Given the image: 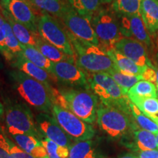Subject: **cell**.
<instances>
[{"mask_svg":"<svg viewBox=\"0 0 158 158\" xmlns=\"http://www.w3.org/2000/svg\"><path fill=\"white\" fill-rule=\"evenodd\" d=\"M11 76L15 89L24 101L45 113L52 111L51 86H47L20 70L12 73Z\"/></svg>","mask_w":158,"mask_h":158,"instance_id":"1","label":"cell"},{"mask_svg":"<svg viewBox=\"0 0 158 158\" xmlns=\"http://www.w3.org/2000/svg\"><path fill=\"white\" fill-rule=\"evenodd\" d=\"M90 88L102 104L118 108L131 115L130 100L122 89L107 73H96L87 77ZM132 116V115H131Z\"/></svg>","mask_w":158,"mask_h":158,"instance_id":"2","label":"cell"},{"mask_svg":"<svg viewBox=\"0 0 158 158\" xmlns=\"http://www.w3.org/2000/svg\"><path fill=\"white\" fill-rule=\"evenodd\" d=\"M68 35L76 52V64L82 70L96 73H107L116 68L107 51L101 47L81 40L69 32Z\"/></svg>","mask_w":158,"mask_h":158,"instance_id":"3","label":"cell"},{"mask_svg":"<svg viewBox=\"0 0 158 158\" xmlns=\"http://www.w3.org/2000/svg\"><path fill=\"white\" fill-rule=\"evenodd\" d=\"M92 24L99 40V46L105 51L114 48L122 39L119 19L111 7H101L92 17Z\"/></svg>","mask_w":158,"mask_h":158,"instance_id":"4","label":"cell"},{"mask_svg":"<svg viewBox=\"0 0 158 158\" xmlns=\"http://www.w3.org/2000/svg\"><path fill=\"white\" fill-rule=\"evenodd\" d=\"M37 31L40 36L63 52L76 57V52L71 43L66 29L54 16L43 12L37 18Z\"/></svg>","mask_w":158,"mask_h":158,"instance_id":"5","label":"cell"},{"mask_svg":"<svg viewBox=\"0 0 158 158\" xmlns=\"http://www.w3.org/2000/svg\"><path fill=\"white\" fill-rule=\"evenodd\" d=\"M60 92L66 100L68 110L89 124L95 121L98 110V96L95 94L87 89H60Z\"/></svg>","mask_w":158,"mask_h":158,"instance_id":"6","label":"cell"},{"mask_svg":"<svg viewBox=\"0 0 158 158\" xmlns=\"http://www.w3.org/2000/svg\"><path fill=\"white\" fill-rule=\"evenodd\" d=\"M97 117L100 128L112 138L121 137L130 129L137 127L128 114L118 108L103 104L98 108Z\"/></svg>","mask_w":158,"mask_h":158,"instance_id":"7","label":"cell"},{"mask_svg":"<svg viewBox=\"0 0 158 158\" xmlns=\"http://www.w3.org/2000/svg\"><path fill=\"white\" fill-rule=\"evenodd\" d=\"M51 113L60 127L72 139L87 141L94 137L95 131L93 127L70 110L54 105Z\"/></svg>","mask_w":158,"mask_h":158,"instance_id":"8","label":"cell"},{"mask_svg":"<svg viewBox=\"0 0 158 158\" xmlns=\"http://www.w3.org/2000/svg\"><path fill=\"white\" fill-rule=\"evenodd\" d=\"M5 121L10 135L25 134L40 138L29 108L22 104H15L6 109Z\"/></svg>","mask_w":158,"mask_h":158,"instance_id":"9","label":"cell"},{"mask_svg":"<svg viewBox=\"0 0 158 158\" xmlns=\"http://www.w3.org/2000/svg\"><path fill=\"white\" fill-rule=\"evenodd\" d=\"M61 20L70 34L81 40L99 45V40L92 24V18L81 15L70 7Z\"/></svg>","mask_w":158,"mask_h":158,"instance_id":"10","label":"cell"},{"mask_svg":"<svg viewBox=\"0 0 158 158\" xmlns=\"http://www.w3.org/2000/svg\"><path fill=\"white\" fill-rule=\"evenodd\" d=\"M75 61H62L53 62L51 73L58 78L59 81L70 86H81L89 89L87 76Z\"/></svg>","mask_w":158,"mask_h":158,"instance_id":"11","label":"cell"},{"mask_svg":"<svg viewBox=\"0 0 158 158\" xmlns=\"http://www.w3.org/2000/svg\"><path fill=\"white\" fill-rule=\"evenodd\" d=\"M0 5L15 21L24 25L31 31L38 33L37 17L29 2L26 0H0Z\"/></svg>","mask_w":158,"mask_h":158,"instance_id":"12","label":"cell"},{"mask_svg":"<svg viewBox=\"0 0 158 158\" xmlns=\"http://www.w3.org/2000/svg\"><path fill=\"white\" fill-rule=\"evenodd\" d=\"M120 31L123 37L133 38L148 47H151L152 40L141 14H135L118 18Z\"/></svg>","mask_w":158,"mask_h":158,"instance_id":"13","label":"cell"},{"mask_svg":"<svg viewBox=\"0 0 158 158\" xmlns=\"http://www.w3.org/2000/svg\"><path fill=\"white\" fill-rule=\"evenodd\" d=\"M114 48L140 66L155 68L148 57L144 44L137 40L122 37L116 43Z\"/></svg>","mask_w":158,"mask_h":158,"instance_id":"14","label":"cell"},{"mask_svg":"<svg viewBox=\"0 0 158 158\" xmlns=\"http://www.w3.org/2000/svg\"><path fill=\"white\" fill-rule=\"evenodd\" d=\"M37 123L40 130L47 138L59 146L70 149L72 146V139L60 127L54 116L51 117L47 114H40L37 116Z\"/></svg>","mask_w":158,"mask_h":158,"instance_id":"15","label":"cell"},{"mask_svg":"<svg viewBox=\"0 0 158 158\" xmlns=\"http://www.w3.org/2000/svg\"><path fill=\"white\" fill-rule=\"evenodd\" d=\"M13 63L15 68H17L20 71L47 86H51L50 83L51 82L56 83L59 81L58 78L54 74L37 66L21 54H19Z\"/></svg>","mask_w":158,"mask_h":158,"instance_id":"16","label":"cell"},{"mask_svg":"<svg viewBox=\"0 0 158 158\" xmlns=\"http://www.w3.org/2000/svg\"><path fill=\"white\" fill-rule=\"evenodd\" d=\"M0 9H1L4 18L11 26V28L13 29L15 36L16 37L18 40L21 43V44L35 46L37 38L40 35L38 33L31 31L29 29H27L24 25L15 21L8 12L1 7V5H0Z\"/></svg>","mask_w":158,"mask_h":158,"instance_id":"17","label":"cell"},{"mask_svg":"<svg viewBox=\"0 0 158 158\" xmlns=\"http://www.w3.org/2000/svg\"><path fill=\"white\" fill-rule=\"evenodd\" d=\"M19 147L30 154L36 158H48L46 149L43 147L41 141H38L35 137L25 135V134H15L10 135Z\"/></svg>","mask_w":158,"mask_h":158,"instance_id":"18","label":"cell"},{"mask_svg":"<svg viewBox=\"0 0 158 158\" xmlns=\"http://www.w3.org/2000/svg\"><path fill=\"white\" fill-rule=\"evenodd\" d=\"M140 14L150 34L158 31V0H142Z\"/></svg>","mask_w":158,"mask_h":158,"instance_id":"19","label":"cell"},{"mask_svg":"<svg viewBox=\"0 0 158 158\" xmlns=\"http://www.w3.org/2000/svg\"><path fill=\"white\" fill-rule=\"evenodd\" d=\"M107 53L114 62L116 68L125 73L141 76L147 67H141L137 64L133 60L127 58L114 48L107 51Z\"/></svg>","mask_w":158,"mask_h":158,"instance_id":"20","label":"cell"},{"mask_svg":"<svg viewBox=\"0 0 158 158\" xmlns=\"http://www.w3.org/2000/svg\"><path fill=\"white\" fill-rule=\"evenodd\" d=\"M31 5L57 19H62L70 7L68 0H27Z\"/></svg>","mask_w":158,"mask_h":158,"instance_id":"21","label":"cell"},{"mask_svg":"<svg viewBox=\"0 0 158 158\" xmlns=\"http://www.w3.org/2000/svg\"><path fill=\"white\" fill-rule=\"evenodd\" d=\"M35 47L52 62H59L62 61H75V57L65 54L60 49L43 39L40 35L37 38Z\"/></svg>","mask_w":158,"mask_h":158,"instance_id":"22","label":"cell"},{"mask_svg":"<svg viewBox=\"0 0 158 158\" xmlns=\"http://www.w3.org/2000/svg\"><path fill=\"white\" fill-rule=\"evenodd\" d=\"M22 51L20 54L28 59L31 62L34 63L37 66L44 69L49 73H51L53 68V62H51L35 46L21 44Z\"/></svg>","mask_w":158,"mask_h":158,"instance_id":"23","label":"cell"},{"mask_svg":"<svg viewBox=\"0 0 158 158\" xmlns=\"http://www.w3.org/2000/svg\"><path fill=\"white\" fill-rule=\"evenodd\" d=\"M127 96L130 102L135 105L148 117L151 118L152 116L158 115V100L157 98L130 94H127Z\"/></svg>","mask_w":158,"mask_h":158,"instance_id":"24","label":"cell"},{"mask_svg":"<svg viewBox=\"0 0 158 158\" xmlns=\"http://www.w3.org/2000/svg\"><path fill=\"white\" fill-rule=\"evenodd\" d=\"M142 0H114L111 2L112 10L118 18L139 14Z\"/></svg>","mask_w":158,"mask_h":158,"instance_id":"25","label":"cell"},{"mask_svg":"<svg viewBox=\"0 0 158 158\" xmlns=\"http://www.w3.org/2000/svg\"><path fill=\"white\" fill-rule=\"evenodd\" d=\"M107 73L110 75V76L115 81V82L118 86L123 89L126 93L138 83L139 81L142 80L141 76H136V75H131L122 72L117 68H113L108 70Z\"/></svg>","mask_w":158,"mask_h":158,"instance_id":"26","label":"cell"},{"mask_svg":"<svg viewBox=\"0 0 158 158\" xmlns=\"http://www.w3.org/2000/svg\"><path fill=\"white\" fill-rule=\"evenodd\" d=\"M68 158H96V154L91 141H80L70 147Z\"/></svg>","mask_w":158,"mask_h":158,"instance_id":"27","label":"cell"},{"mask_svg":"<svg viewBox=\"0 0 158 158\" xmlns=\"http://www.w3.org/2000/svg\"><path fill=\"white\" fill-rule=\"evenodd\" d=\"M136 145L138 151H148L156 149L157 143L155 134L146 130H136L134 131Z\"/></svg>","mask_w":158,"mask_h":158,"instance_id":"28","label":"cell"},{"mask_svg":"<svg viewBox=\"0 0 158 158\" xmlns=\"http://www.w3.org/2000/svg\"><path fill=\"white\" fill-rule=\"evenodd\" d=\"M130 107L131 110V115L136 122V126H138L142 129L148 130V131L152 132L155 134L158 133V125L155 122L146 116L132 102H130Z\"/></svg>","mask_w":158,"mask_h":158,"instance_id":"29","label":"cell"},{"mask_svg":"<svg viewBox=\"0 0 158 158\" xmlns=\"http://www.w3.org/2000/svg\"><path fill=\"white\" fill-rule=\"evenodd\" d=\"M71 7L81 15L92 18L100 5V0H68Z\"/></svg>","mask_w":158,"mask_h":158,"instance_id":"30","label":"cell"},{"mask_svg":"<svg viewBox=\"0 0 158 158\" xmlns=\"http://www.w3.org/2000/svg\"><path fill=\"white\" fill-rule=\"evenodd\" d=\"M127 94H135L141 97H151V98H157V86L153 83L147 81L141 80L134 85L128 91Z\"/></svg>","mask_w":158,"mask_h":158,"instance_id":"31","label":"cell"},{"mask_svg":"<svg viewBox=\"0 0 158 158\" xmlns=\"http://www.w3.org/2000/svg\"><path fill=\"white\" fill-rule=\"evenodd\" d=\"M5 42L7 45V50H8L10 54L13 57V60L17 58V56L21 54L22 51L21 43L18 40L16 37L15 36L13 33V29L11 28V26L5 20ZM13 61V62H14Z\"/></svg>","mask_w":158,"mask_h":158,"instance_id":"32","label":"cell"},{"mask_svg":"<svg viewBox=\"0 0 158 158\" xmlns=\"http://www.w3.org/2000/svg\"><path fill=\"white\" fill-rule=\"evenodd\" d=\"M5 19L4 18L2 13L1 9H0V53L5 57V59L7 62H13V59L10 54L8 50H7V45L5 42Z\"/></svg>","mask_w":158,"mask_h":158,"instance_id":"33","label":"cell"},{"mask_svg":"<svg viewBox=\"0 0 158 158\" xmlns=\"http://www.w3.org/2000/svg\"><path fill=\"white\" fill-rule=\"evenodd\" d=\"M41 143L46 149L48 158H61L57 154V147L59 145L56 143L51 141L48 138H45V139L42 140Z\"/></svg>","mask_w":158,"mask_h":158,"instance_id":"34","label":"cell"},{"mask_svg":"<svg viewBox=\"0 0 158 158\" xmlns=\"http://www.w3.org/2000/svg\"><path fill=\"white\" fill-rule=\"evenodd\" d=\"M10 141L0 133V158H10Z\"/></svg>","mask_w":158,"mask_h":158,"instance_id":"35","label":"cell"},{"mask_svg":"<svg viewBox=\"0 0 158 158\" xmlns=\"http://www.w3.org/2000/svg\"><path fill=\"white\" fill-rule=\"evenodd\" d=\"M10 155V158H36L30 154L26 152L20 147L14 145L11 141Z\"/></svg>","mask_w":158,"mask_h":158,"instance_id":"36","label":"cell"},{"mask_svg":"<svg viewBox=\"0 0 158 158\" xmlns=\"http://www.w3.org/2000/svg\"><path fill=\"white\" fill-rule=\"evenodd\" d=\"M155 70V68L147 66L144 70L143 73L141 74L142 80L157 84V73H156V71Z\"/></svg>","mask_w":158,"mask_h":158,"instance_id":"37","label":"cell"},{"mask_svg":"<svg viewBox=\"0 0 158 158\" xmlns=\"http://www.w3.org/2000/svg\"><path fill=\"white\" fill-rule=\"evenodd\" d=\"M138 158H158V150L152 149L148 151H138Z\"/></svg>","mask_w":158,"mask_h":158,"instance_id":"38","label":"cell"},{"mask_svg":"<svg viewBox=\"0 0 158 158\" xmlns=\"http://www.w3.org/2000/svg\"><path fill=\"white\" fill-rule=\"evenodd\" d=\"M69 152H70V150L68 147H62V146L59 145L57 147V154L61 158H68Z\"/></svg>","mask_w":158,"mask_h":158,"instance_id":"39","label":"cell"},{"mask_svg":"<svg viewBox=\"0 0 158 158\" xmlns=\"http://www.w3.org/2000/svg\"><path fill=\"white\" fill-rule=\"evenodd\" d=\"M118 158H138V157L137 156H135V155H133V154L127 153V154H125V155L121 156V157H119Z\"/></svg>","mask_w":158,"mask_h":158,"instance_id":"40","label":"cell"},{"mask_svg":"<svg viewBox=\"0 0 158 158\" xmlns=\"http://www.w3.org/2000/svg\"><path fill=\"white\" fill-rule=\"evenodd\" d=\"M114 0H100L101 5H108V4L111 3Z\"/></svg>","mask_w":158,"mask_h":158,"instance_id":"41","label":"cell"},{"mask_svg":"<svg viewBox=\"0 0 158 158\" xmlns=\"http://www.w3.org/2000/svg\"><path fill=\"white\" fill-rule=\"evenodd\" d=\"M3 113H4V108H3V106L2 104L0 102V118L2 117L3 115Z\"/></svg>","mask_w":158,"mask_h":158,"instance_id":"42","label":"cell"},{"mask_svg":"<svg viewBox=\"0 0 158 158\" xmlns=\"http://www.w3.org/2000/svg\"><path fill=\"white\" fill-rule=\"evenodd\" d=\"M157 67H156L155 70H156V73H157V84H158V54H157Z\"/></svg>","mask_w":158,"mask_h":158,"instance_id":"43","label":"cell"},{"mask_svg":"<svg viewBox=\"0 0 158 158\" xmlns=\"http://www.w3.org/2000/svg\"><path fill=\"white\" fill-rule=\"evenodd\" d=\"M153 120L154 122H155L157 124V125H158V116H152V117L151 118Z\"/></svg>","mask_w":158,"mask_h":158,"instance_id":"44","label":"cell"},{"mask_svg":"<svg viewBox=\"0 0 158 158\" xmlns=\"http://www.w3.org/2000/svg\"><path fill=\"white\" fill-rule=\"evenodd\" d=\"M155 136H156V140H157V146H158V133H155Z\"/></svg>","mask_w":158,"mask_h":158,"instance_id":"45","label":"cell"},{"mask_svg":"<svg viewBox=\"0 0 158 158\" xmlns=\"http://www.w3.org/2000/svg\"><path fill=\"white\" fill-rule=\"evenodd\" d=\"M156 86H157V96H158V84H156Z\"/></svg>","mask_w":158,"mask_h":158,"instance_id":"46","label":"cell"},{"mask_svg":"<svg viewBox=\"0 0 158 158\" xmlns=\"http://www.w3.org/2000/svg\"><path fill=\"white\" fill-rule=\"evenodd\" d=\"M2 66V64H1V62H0V67Z\"/></svg>","mask_w":158,"mask_h":158,"instance_id":"47","label":"cell"},{"mask_svg":"<svg viewBox=\"0 0 158 158\" xmlns=\"http://www.w3.org/2000/svg\"><path fill=\"white\" fill-rule=\"evenodd\" d=\"M157 149H158V147H157Z\"/></svg>","mask_w":158,"mask_h":158,"instance_id":"48","label":"cell"},{"mask_svg":"<svg viewBox=\"0 0 158 158\" xmlns=\"http://www.w3.org/2000/svg\"></svg>","mask_w":158,"mask_h":158,"instance_id":"49","label":"cell"}]
</instances>
